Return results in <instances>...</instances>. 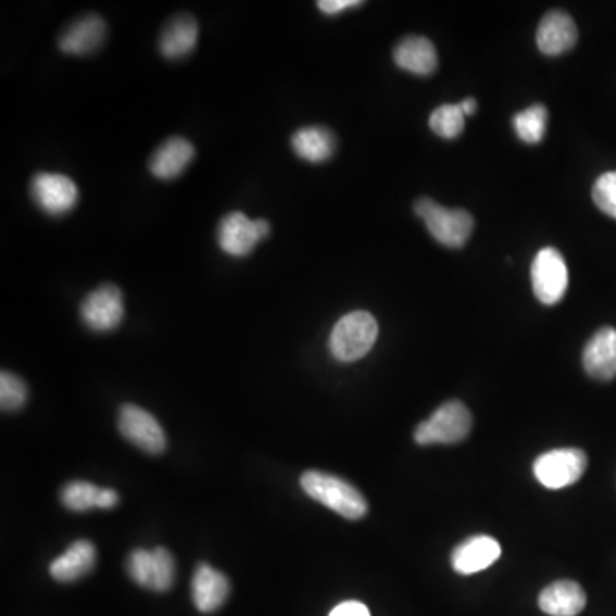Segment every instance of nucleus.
<instances>
[{
  "mask_svg": "<svg viewBox=\"0 0 616 616\" xmlns=\"http://www.w3.org/2000/svg\"><path fill=\"white\" fill-rule=\"evenodd\" d=\"M230 594V582L225 574L208 564H199L192 579V600L202 613H213L222 608Z\"/></svg>",
  "mask_w": 616,
  "mask_h": 616,
  "instance_id": "dca6fc26",
  "label": "nucleus"
},
{
  "mask_svg": "<svg viewBox=\"0 0 616 616\" xmlns=\"http://www.w3.org/2000/svg\"><path fill=\"white\" fill-rule=\"evenodd\" d=\"M335 134L326 127H303L291 137V150L300 160L309 163H324L336 153Z\"/></svg>",
  "mask_w": 616,
  "mask_h": 616,
  "instance_id": "5701e85b",
  "label": "nucleus"
},
{
  "mask_svg": "<svg viewBox=\"0 0 616 616\" xmlns=\"http://www.w3.org/2000/svg\"><path fill=\"white\" fill-rule=\"evenodd\" d=\"M199 40L198 21L180 14L169 21L160 37V52L168 61H180L196 49Z\"/></svg>",
  "mask_w": 616,
  "mask_h": 616,
  "instance_id": "412c9836",
  "label": "nucleus"
},
{
  "mask_svg": "<svg viewBox=\"0 0 616 616\" xmlns=\"http://www.w3.org/2000/svg\"><path fill=\"white\" fill-rule=\"evenodd\" d=\"M196 156L192 142L184 137H172L163 142L153 156H151L150 169L154 177L160 180H174L186 172L187 166Z\"/></svg>",
  "mask_w": 616,
  "mask_h": 616,
  "instance_id": "f3484780",
  "label": "nucleus"
},
{
  "mask_svg": "<svg viewBox=\"0 0 616 616\" xmlns=\"http://www.w3.org/2000/svg\"><path fill=\"white\" fill-rule=\"evenodd\" d=\"M362 4V0H323L317 5L320 13L327 14V16H336V14L344 13L348 9L360 8Z\"/></svg>",
  "mask_w": 616,
  "mask_h": 616,
  "instance_id": "cd10ccee",
  "label": "nucleus"
},
{
  "mask_svg": "<svg viewBox=\"0 0 616 616\" xmlns=\"http://www.w3.org/2000/svg\"><path fill=\"white\" fill-rule=\"evenodd\" d=\"M576 23L568 14L562 11H552L541 20L536 32V43L544 55L555 56L573 50L577 43Z\"/></svg>",
  "mask_w": 616,
  "mask_h": 616,
  "instance_id": "ddd939ff",
  "label": "nucleus"
},
{
  "mask_svg": "<svg viewBox=\"0 0 616 616\" xmlns=\"http://www.w3.org/2000/svg\"><path fill=\"white\" fill-rule=\"evenodd\" d=\"M394 62L407 73L430 76L436 73L439 59L436 47L428 38L413 35L399 41L394 49Z\"/></svg>",
  "mask_w": 616,
  "mask_h": 616,
  "instance_id": "aec40b11",
  "label": "nucleus"
},
{
  "mask_svg": "<svg viewBox=\"0 0 616 616\" xmlns=\"http://www.w3.org/2000/svg\"><path fill=\"white\" fill-rule=\"evenodd\" d=\"M106 25L97 14L79 17L73 25L64 29L59 38V49L67 55H88L100 49L105 41Z\"/></svg>",
  "mask_w": 616,
  "mask_h": 616,
  "instance_id": "2eb2a0df",
  "label": "nucleus"
},
{
  "mask_svg": "<svg viewBox=\"0 0 616 616\" xmlns=\"http://www.w3.org/2000/svg\"><path fill=\"white\" fill-rule=\"evenodd\" d=\"M538 604L550 616H577L584 612L588 596L574 580H556L541 591Z\"/></svg>",
  "mask_w": 616,
  "mask_h": 616,
  "instance_id": "a211bd4d",
  "label": "nucleus"
},
{
  "mask_svg": "<svg viewBox=\"0 0 616 616\" xmlns=\"http://www.w3.org/2000/svg\"><path fill=\"white\" fill-rule=\"evenodd\" d=\"M61 500L68 511L86 512L115 507L118 505V493L112 488H100L88 481H73L62 488Z\"/></svg>",
  "mask_w": 616,
  "mask_h": 616,
  "instance_id": "4be33fe9",
  "label": "nucleus"
},
{
  "mask_svg": "<svg viewBox=\"0 0 616 616\" xmlns=\"http://www.w3.org/2000/svg\"><path fill=\"white\" fill-rule=\"evenodd\" d=\"M592 199L604 214L616 219V172H606L598 178Z\"/></svg>",
  "mask_w": 616,
  "mask_h": 616,
  "instance_id": "bb28decb",
  "label": "nucleus"
},
{
  "mask_svg": "<svg viewBox=\"0 0 616 616\" xmlns=\"http://www.w3.org/2000/svg\"><path fill=\"white\" fill-rule=\"evenodd\" d=\"M32 198L45 214L64 216L76 208L79 190L65 175L41 172L33 177Z\"/></svg>",
  "mask_w": 616,
  "mask_h": 616,
  "instance_id": "9d476101",
  "label": "nucleus"
},
{
  "mask_svg": "<svg viewBox=\"0 0 616 616\" xmlns=\"http://www.w3.org/2000/svg\"><path fill=\"white\" fill-rule=\"evenodd\" d=\"M117 425L122 437L141 451L148 454H162L165 451L166 436L162 425L158 424V419L142 407L136 404H124L118 410Z\"/></svg>",
  "mask_w": 616,
  "mask_h": 616,
  "instance_id": "1a4fd4ad",
  "label": "nucleus"
},
{
  "mask_svg": "<svg viewBox=\"0 0 616 616\" xmlns=\"http://www.w3.org/2000/svg\"><path fill=\"white\" fill-rule=\"evenodd\" d=\"M473 428L472 413L461 401H448L439 410L419 424L415 430L418 445L433 443H460L469 436Z\"/></svg>",
  "mask_w": 616,
  "mask_h": 616,
  "instance_id": "20e7f679",
  "label": "nucleus"
},
{
  "mask_svg": "<svg viewBox=\"0 0 616 616\" xmlns=\"http://www.w3.org/2000/svg\"><path fill=\"white\" fill-rule=\"evenodd\" d=\"M415 213L419 219H424L427 230L437 242L451 249H460L472 237V214L464 210H448L428 198L416 201Z\"/></svg>",
  "mask_w": 616,
  "mask_h": 616,
  "instance_id": "7ed1b4c3",
  "label": "nucleus"
},
{
  "mask_svg": "<svg viewBox=\"0 0 616 616\" xmlns=\"http://www.w3.org/2000/svg\"><path fill=\"white\" fill-rule=\"evenodd\" d=\"M329 616H370V612L360 601H344V603L338 604Z\"/></svg>",
  "mask_w": 616,
  "mask_h": 616,
  "instance_id": "c85d7f7f",
  "label": "nucleus"
},
{
  "mask_svg": "<svg viewBox=\"0 0 616 616\" xmlns=\"http://www.w3.org/2000/svg\"><path fill=\"white\" fill-rule=\"evenodd\" d=\"M464 115L461 105H442L430 115V127L443 139H455L463 134Z\"/></svg>",
  "mask_w": 616,
  "mask_h": 616,
  "instance_id": "393cba45",
  "label": "nucleus"
},
{
  "mask_svg": "<svg viewBox=\"0 0 616 616\" xmlns=\"http://www.w3.org/2000/svg\"><path fill=\"white\" fill-rule=\"evenodd\" d=\"M502 555V546L492 536H473L454 548L451 565L461 576H472L492 567Z\"/></svg>",
  "mask_w": 616,
  "mask_h": 616,
  "instance_id": "f8f14e48",
  "label": "nucleus"
},
{
  "mask_svg": "<svg viewBox=\"0 0 616 616\" xmlns=\"http://www.w3.org/2000/svg\"><path fill=\"white\" fill-rule=\"evenodd\" d=\"M303 492L318 504L326 505L344 519L359 520L367 516L368 504L359 488L347 479L323 472H305L300 478Z\"/></svg>",
  "mask_w": 616,
  "mask_h": 616,
  "instance_id": "f257e3e1",
  "label": "nucleus"
},
{
  "mask_svg": "<svg viewBox=\"0 0 616 616\" xmlns=\"http://www.w3.org/2000/svg\"><path fill=\"white\" fill-rule=\"evenodd\" d=\"M461 109H463L464 115H473V113L476 112V100H473V98H467V100H464L463 103H460Z\"/></svg>",
  "mask_w": 616,
  "mask_h": 616,
  "instance_id": "c756f323",
  "label": "nucleus"
},
{
  "mask_svg": "<svg viewBox=\"0 0 616 616\" xmlns=\"http://www.w3.org/2000/svg\"><path fill=\"white\" fill-rule=\"evenodd\" d=\"M124 297L113 285H103L91 291L81 303V318L95 332H110L121 326L124 318Z\"/></svg>",
  "mask_w": 616,
  "mask_h": 616,
  "instance_id": "9b49d317",
  "label": "nucleus"
},
{
  "mask_svg": "<svg viewBox=\"0 0 616 616\" xmlns=\"http://www.w3.org/2000/svg\"><path fill=\"white\" fill-rule=\"evenodd\" d=\"M532 290L544 305H556L568 288V269L565 259L556 249L538 252L531 267Z\"/></svg>",
  "mask_w": 616,
  "mask_h": 616,
  "instance_id": "6e6552de",
  "label": "nucleus"
},
{
  "mask_svg": "<svg viewBox=\"0 0 616 616\" xmlns=\"http://www.w3.org/2000/svg\"><path fill=\"white\" fill-rule=\"evenodd\" d=\"M548 112L543 105L536 103L524 112L517 113L514 117V129L520 141L528 144H538L543 141L544 133H546Z\"/></svg>",
  "mask_w": 616,
  "mask_h": 616,
  "instance_id": "b1692460",
  "label": "nucleus"
},
{
  "mask_svg": "<svg viewBox=\"0 0 616 616\" xmlns=\"http://www.w3.org/2000/svg\"><path fill=\"white\" fill-rule=\"evenodd\" d=\"M379 338V324L374 315L355 311L339 318L330 332L329 350L342 363L356 362L367 356Z\"/></svg>",
  "mask_w": 616,
  "mask_h": 616,
  "instance_id": "f03ea898",
  "label": "nucleus"
},
{
  "mask_svg": "<svg viewBox=\"0 0 616 616\" xmlns=\"http://www.w3.org/2000/svg\"><path fill=\"white\" fill-rule=\"evenodd\" d=\"M588 469V455L574 448L544 452L532 464L535 478L548 490H562L577 483Z\"/></svg>",
  "mask_w": 616,
  "mask_h": 616,
  "instance_id": "39448f33",
  "label": "nucleus"
},
{
  "mask_svg": "<svg viewBox=\"0 0 616 616\" xmlns=\"http://www.w3.org/2000/svg\"><path fill=\"white\" fill-rule=\"evenodd\" d=\"M269 231L271 226L266 219H250L240 211H234L219 222L216 240L226 255L247 257Z\"/></svg>",
  "mask_w": 616,
  "mask_h": 616,
  "instance_id": "423d86ee",
  "label": "nucleus"
},
{
  "mask_svg": "<svg viewBox=\"0 0 616 616\" xmlns=\"http://www.w3.org/2000/svg\"><path fill=\"white\" fill-rule=\"evenodd\" d=\"M582 365L589 377L613 380L616 377V329L603 327L589 339L582 353Z\"/></svg>",
  "mask_w": 616,
  "mask_h": 616,
  "instance_id": "4468645a",
  "label": "nucleus"
},
{
  "mask_svg": "<svg viewBox=\"0 0 616 616\" xmlns=\"http://www.w3.org/2000/svg\"><path fill=\"white\" fill-rule=\"evenodd\" d=\"M97 564V548L91 541H74L50 564V576L59 582H74L88 576Z\"/></svg>",
  "mask_w": 616,
  "mask_h": 616,
  "instance_id": "6ab92c4d",
  "label": "nucleus"
},
{
  "mask_svg": "<svg viewBox=\"0 0 616 616\" xmlns=\"http://www.w3.org/2000/svg\"><path fill=\"white\" fill-rule=\"evenodd\" d=\"M28 399V389L21 377L2 372L0 375V406L2 411H17L25 406Z\"/></svg>",
  "mask_w": 616,
  "mask_h": 616,
  "instance_id": "a878e982",
  "label": "nucleus"
},
{
  "mask_svg": "<svg viewBox=\"0 0 616 616\" xmlns=\"http://www.w3.org/2000/svg\"><path fill=\"white\" fill-rule=\"evenodd\" d=\"M127 573L141 588L158 592L168 591L175 579L174 555L163 546L154 548L151 552L139 548L129 555Z\"/></svg>",
  "mask_w": 616,
  "mask_h": 616,
  "instance_id": "0eeeda50",
  "label": "nucleus"
}]
</instances>
